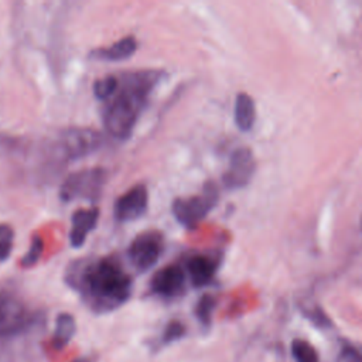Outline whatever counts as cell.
<instances>
[{"label": "cell", "mask_w": 362, "mask_h": 362, "mask_svg": "<svg viewBox=\"0 0 362 362\" xmlns=\"http://www.w3.org/2000/svg\"><path fill=\"white\" fill-rule=\"evenodd\" d=\"M65 281L95 313L113 311L132 296V277L113 255L71 262Z\"/></svg>", "instance_id": "1"}, {"label": "cell", "mask_w": 362, "mask_h": 362, "mask_svg": "<svg viewBox=\"0 0 362 362\" xmlns=\"http://www.w3.org/2000/svg\"><path fill=\"white\" fill-rule=\"evenodd\" d=\"M164 75L161 69H141L117 75V89L103 102L102 107V120L110 136L120 140L130 137L153 89Z\"/></svg>", "instance_id": "2"}, {"label": "cell", "mask_w": 362, "mask_h": 362, "mask_svg": "<svg viewBox=\"0 0 362 362\" xmlns=\"http://www.w3.org/2000/svg\"><path fill=\"white\" fill-rule=\"evenodd\" d=\"M218 198V187L212 181H208L205 182L201 194L175 198L173 201L171 211L178 223L185 228H194L216 205Z\"/></svg>", "instance_id": "3"}, {"label": "cell", "mask_w": 362, "mask_h": 362, "mask_svg": "<svg viewBox=\"0 0 362 362\" xmlns=\"http://www.w3.org/2000/svg\"><path fill=\"white\" fill-rule=\"evenodd\" d=\"M107 180V171L102 167H92L79 170L69 174L61 188L59 198L64 202H71L75 199H90L99 198Z\"/></svg>", "instance_id": "4"}, {"label": "cell", "mask_w": 362, "mask_h": 362, "mask_svg": "<svg viewBox=\"0 0 362 362\" xmlns=\"http://www.w3.org/2000/svg\"><path fill=\"white\" fill-rule=\"evenodd\" d=\"M34 315L13 293H0V339L16 337L30 328Z\"/></svg>", "instance_id": "5"}, {"label": "cell", "mask_w": 362, "mask_h": 362, "mask_svg": "<svg viewBox=\"0 0 362 362\" xmlns=\"http://www.w3.org/2000/svg\"><path fill=\"white\" fill-rule=\"evenodd\" d=\"M164 250V236L157 229L139 233L129 245L127 255L132 264L139 272H147L161 257Z\"/></svg>", "instance_id": "6"}, {"label": "cell", "mask_w": 362, "mask_h": 362, "mask_svg": "<svg viewBox=\"0 0 362 362\" xmlns=\"http://www.w3.org/2000/svg\"><path fill=\"white\" fill-rule=\"evenodd\" d=\"M103 143L99 132L89 127H69L58 139V147L69 160H76L98 150Z\"/></svg>", "instance_id": "7"}, {"label": "cell", "mask_w": 362, "mask_h": 362, "mask_svg": "<svg viewBox=\"0 0 362 362\" xmlns=\"http://www.w3.org/2000/svg\"><path fill=\"white\" fill-rule=\"evenodd\" d=\"M148 206V191L144 184H136L120 195L113 205V215L119 222H130L141 218Z\"/></svg>", "instance_id": "8"}, {"label": "cell", "mask_w": 362, "mask_h": 362, "mask_svg": "<svg viewBox=\"0 0 362 362\" xmlns=\"http://www.w3.org/2000/svg\"><path fill=\"white\" fill-rule=\"evenodd\" d=\"M255 168L256 161L253 153L246 147H239L232 153L228 170L223 174L222 181L229 189L242 188L250 181Z\"/></svg>", "instance_id": "9"}, {"label": "cell", "mask_w": 362, "mask_h": 362, "mask_svg": "<svg viewBox=\"0 0 362 362\" xmlns=\"http://www.w3.org/2000/svg\"><path fill=\"white\" fill-rule=\"evenodd\" d=\"M185 281L187 276L184 269L177 263H171L154 273L150 280V288L157 296L171 298L184 291Z\"/></svg>", "instance_id": "10"}, {"label": "cell", "mask_w": 362, "mask_h": 362, "mask_svg": "<svg viewBox=\"0 0 362 362\" xmlns=\"http://www.w3.org/2000/svg\"><path fill=\"white\" fill-rule=\"evenodd\" d=\"M99 219V209L96 206L79 208L72 214V226L69 232V240L74 247H81L88 235L96 228Z\"/></svg>", "instance_id": "11"}, {"label": "cell", "mask_w": 362, "mask_h": 362, "mask_svg": "<svg viewBox=\"0 0 362 362\" xmlns=\"http://www.w3.org/2000/svg\"><path fill=\"white\" fill-rule=\"evenodd\" d=\"M216 267V259L205 253L191 255L185 262V269L194 287H202L208 284L212 280Z\"/></svg>", "instance_id": "12"}, {"label": "cell", "mask_w": 362, "mask_h": 362, "mask_svg": "<svg viewBox=\"0 0 362 362\" xmlns=\"http://www.w3.org/2000/svg\"><path fill=\"white\" fill-rule=\"evenodd\" d=\"M137 49V41L133 35H126L109 47L96 48L89 55L102 61H123L130 58Z\"/></svg>", "instance_id": "13"}, {"label": "cell", "mask_w": 362, "mask_h": 362, "mask_svg": "<svg viewBox=\"0 0 362 362\" xmlns=\"http://www.w3.org/2000/svg\"><path fill=\"white\" fill-rule=\"evenodd\" d=\"M256 119L255 102L247 93H239L235 100V123L242 132H249Z\"/></svg>", "instance_id": "14"}, {"label": "cell", "mask_w": 362, "mask_h": 362, "mask_svg": "<svg viewBox=\"0 0 362 362\" xmlns=\"http://www.w3.org/2000/svg\"><path fill=\"white\" fill-rule=\"evenodd\" d=\"M75 320L71 314L68 313H62L57 317V322H55V331H54V338H52V344L57 349L64 348L72 338V335L75 334Z\"/></svg>", "instance_id": "15"}, {"label": "cell", "mask_w": 362, "mask_h": 362, "mask_svg": "<svg viewBox=\"0 0 362 362\" xmlns=\"http://www.w3.org/2000/svg\"><path fill=\"white\" fill-rule=\"evenodd\" d=\"M119 78L117 75H106L93 83V93L99 100H107L117 89Z\"/></svg>", "instance_id": "16"}, {"label": "cell", "mask_w": 362, "mask_h": 362, "mask_svg": "<svg viewBox=\"0 0 362 362\" xmlns=\"http://www.w3.org/2000/svg\"><path fill=\"white\" fill-rule=\"evenodd\" d=\"M291 352L296 362H320L315 348L304 339H294L291 344Z\"/></svg>", "instance_id": "17"}, {"label": "cell", "mask_w": 362, "mask_h": 362, "mask_svg": "<svg viewBox=\"0 0 362 362\" xmlns=\"http://www.w3.org/2000/svg\"><path fill=\"white\" fill-rule=\"evenodd\" d=\"M214 308H215V298L211 294H204L198 300V303L195 305V315L202 325L211 324Z\"/></svg>", "instance_id": "18"}, {"label": "cell", "mask_w": 362, "mask_h": 362, "mask_svg": "<svg viewBox=\"0 0 362 362\" xmlns=\"http://www.w3.org/2000/svg\"><path fill=\"white\" fill-rule=\"evenodd\" d=\"M42 252H44V240H42V238L41 236H34L33 240H31L28 252L21 257V262H20L21 266L23 267L34 266L40 260Z\"/></svg>", "instance_id": "19"}, {"label": "cell", "mask_w": 362, "mask_h": 362, "mask_svg": "<svg viewBox=\"0 0 362 362\" xmlns=\"http://www.w3.org/2000/svg\"><path fill=\"white\" fill-rule=\"evenodd\" d=\"M185 334V327L182 322L174 320V321H170L164 329V335H163V341L165 344H170L173 341H177L180 339L181 337H184Z\"/></svg>", "instance_id": "20"}, {"label": "cell", "mask_w": 362, "mask_h": 362, "mask_svg": "<svg viewBox=\"0 0 362 362\" xmlns=\"http://www.w3.org/2000/svg\"><path fill=\"white\" fill-rule=\"evenodd\" d=\"M337 362H362V352L354 346H344L337 358Z\"/></svg>", "instance_id": "21"}, {"label": "cell", "mask_w": 362, "mask_h": 362, "mask_svg": "<svg viewBox=\"0 0 362 362\" xmlns=\"http://www.w3.org/2000/svg\"><path fill=\"white\" fill-rule=\"evenodd\" d=\"M13 238H14V232L0 239V262H4L6 259H8L13 249Z\"/></svg>", "instance_id": "22"}, {"label": "cell", "mask_w": 362, "mask_h": 362, "mask_svg": "<svg viewBox=\"0 0 362 362\" xmlns=\"http://www.w3.org/2000/svg\"><path fill=\"white\" fill-rule=\"evenodd\" d=\"M14 230L8 226V225H6V223H0V239L3 238V236H6V235H8V233H13Z\"/></svg>", "instance_id": "23"}, {"label": "cell", "mask_w": 362, "mask_h": 362, "mask_svg": "<svg viewBox=\"0 0 362 362\" xmlns=\"http://www.w3.org/2000/svg\"><path fill=\"white\" fill-rule=\"evenodd\" d=\"M74 362H89V361L85 359V358H81V359H76V361H74Z\"/></svg>", "instance_id": "24"}, {"label": "cell", "mask_w": 362, "mask_h": 362, "mask_svg": "<svg viewBox=\"0 0 362 362\" xmlns=\"http://www.w3.org/2000/svg\"><path fill=\"white\" fill-rule=\"evenodd\" d=\"M361 225H362V221H361Z\"/></svg>", "instance_id": "25"}]
</instances>
